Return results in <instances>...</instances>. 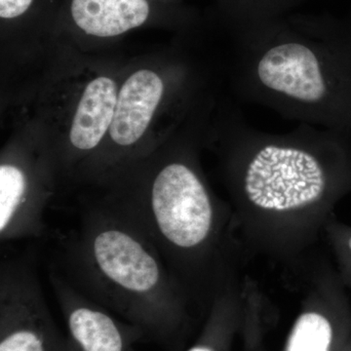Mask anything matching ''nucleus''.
I'll list each match as a JSON object with an SVG mask.
<instances>
[{
    "mask_svg": "<svg viewBox=\"0 0 351 351\" xmlns=\"http://www.w3.org/2000/svg\"><path fill=\"white\" fill-rule=\"evenodd\" d=\"M49 265L166 351H182L200 323L156 247L113 198L85 207L58 235Z\"/></svg>",
    "mask_w": 351,
    "mask_h": 351,
    "instance_id": "4",
    "label": "nucleus"
},
{
    "mask_svg": "<svg viewBox=\"0 0 351 351\" xmlns=\"http://www.w3.org/2000/svg\"><path fill=\"white\" fill-rule=\"evenodd\" d=\"M64 0H0V19L3 27H22L54 18Z\"/></svg>",
    "mask_w": 351,
    "mask_h": 351,
    "instance_id": "15",
    "label": "nucleus"
},
{
    "mask_svg": "<svg viewBox=\"0 0 351 351\" xmlns=\"http://www.w3.org/2000/svg\"><path fill=\"white\" fill-rule=\"evenodd\" d=\"M232 31L239 98L351 141V17L290 13Z\"/></svg>",
    "mask_w": 351,
    "mask_h": 351,
    "instance_id": "3",
    "label": "nucleus"
},
{
    "mask_svg": "<svg viewBox=\"0 0 351 351\" xmlns=\"http://www.w3.org/2000/svg\"><path fill=\"white\" fill-rule=\"evenodd\" d=\"M189 83V80L172 83L149 69H138L126 78L119 88L114 115L108 137L117 152L135 149L145 137L157 110L172 88Z\"/></svg>",
    "mask_w": 351,
    "mask_h": 351,
    "instance_id": "10",
    "label": "nucleus"
},
{
    "mask_svg": "<svg viewBox=\"0 0 351 351\" xmlns=\"http://www.w3.org/2000/svg\"><path fill=\"white\" fill-rule=\"evenodd\" d=\"M119 92L117 82L108 75L96 76L83 88L69 125L71 158L99 149L112 126Z\"/></svg>",
    "mask_w": 351,
    "mask_h": 351,
    "instance_id": "11",
    "label": "nucleus"
},
{
    "mask_svg": "<svg viewBox=\"0 0 351 351\" xmlns=\"http://www.w3.org/2000/svg\"><path fill=\"white\" fill-rule=\"evenodd\" d=\"M221 132V173L247 256L302 274L351 193V141L308 124L265 133L239 110L226 114Z\"/></svg>",
    "mask_w": 351,
    "mask_h": 351,
    "instance_id": "1",
    "label": "nucleus"
},
{
    "mask_svg": "<svg viewBox=\"0 0 351 351\" xmlns=\"http://www.w3.org/2000/svg\"><path fill=\"white\" fill-rule=\"evenodd\" d=\"M154 1L165 4V5L176 7V8H184V7L182 6L184 0H154Z\"/></svg>",
    "mask_w": 351,
    "mask_h": 351,
    "instance_id": "17",
    "label": "nucleus"
},
{
    "mask_svg": "<svg viewBox=\"0 0 351 351\" xmlns=\"http://www.w3.org/2000/svg\"><path fill=\"white\" fill-rule=\"evenodd\" d=\"M59 17L71 31L98 39L119 38L156 21L186 25L191 19L186 8L154 0H64Z\"/></svg>",
    "mask_w": 351,
    "mask_h": 351,
    "instance_id": "9",
    "label": "nucleus"
},
{
    "mask_svg": "<svg viewBox=\"0 0 351 351\" xmlns=\"http://www.w3.org/2000/svg\"><path fill=\"white\" fill-rule=\"evenodd\" d=\"M9 154L0 164V241L36 239L48 233L45 209L51 195L47 167Z\"/></svg>",
    "mask_w": 351,
    "mask_h": 351,
    "instance_id": "7",
    "label": "nucleus"
},
{
    "mask_svg": "<svg viewBox=\"0 0 351 351\" xmlns=\"http://www.w3.org/2000/svg\"><path fill=\"white\" fill-rule=\"evenodd\" d=\"M61 351H77L75 350V346L71 345V341H69V339L66 338V343H64V345L63 346V348H62Z\"/></svg>",
    "mask_w": 351,
    "mask_h": 351,
    "instance_id": "18",
    "label": "nucleus"
},
{
    "mask_svg": "<svg viewBox=\"0 0 351 351\" xmlns=\"http://www.w3.org/2000/svg\"><path fill=\"white\" fill-rule=\"evenodd\" d=\"M48 277L68 328V339L76 350L135 351V343L145 339L140 329L117 319L51 265Z\"/></svg>",
    "mask_w": 351,
    "mask_h": 351,
    "instance_id": "8",
    "label": "nucleus"
},
{
    "mask_svg": "<svg viewBox=\"0 0 351 351\" xmlns=\"http://www.w3.org/2000/svg\"><path fill=\"white\" fill-rule=\"evenodd\" d=\"M242 285L243 278L215 300L201 323L199 334L184 351H232L243 321Z\"/></svg>",
    "mask_w": 351,
    "mask_h": 351,
    "instance_id": "12",
    "label": "nucleus"
},
{
    "mask_svg": "<svg viewBox=\"0 0 351 351\" xmlns=\"http://www.w3.org/2000/svg\"><path fill=\"white\" fill-rule=\"evenodd\" d=\"M341 351H351V338L348 339V343L341 348Z\"/></svg>",
    "mask_w": 351,
    "mask_h": 351,
    "instance_id": "19",
    "label": "nucleus"
},
{
    "mask_svg": "<svg viewBox=\"0 0 351 351\" xmlns=\"http://www.w3.org/2000/svg\"><path fill=\"white\" fill-rule=\"evenodd\" d=\"M311 0H218L219 10L232 29L276 19L293 13Z\"/></svg>",
    "mask_w": 351,
    "mask_h": 351,
    "instance_id": "14",
    "label": "nucleus"
},
{
    "mask_svg": "<svg viewBox=\"0 0 351 351\" xmlns=\"http://www.w3.org/2000/svg\"><path fill=\"white\" fill-rule=\"evenodd\" d=\"M276 308L257 285L249 286L243 293V321L240 338L242 351H267L265 338L276 320Z\"/></svg>",
    "mask_w": 351,
    "mask_h": 351,
    "instance_id": "13",
    "label": "nucleus"
},
{
    "mask_svg": "<svg viewBox=\"0 0 351 351\" xmlns=\"http://www.w3.org/2000/svg\"><path fill=\"white\" fill-rule=\"evenodd\" d=\"M34 258L4 256L0 265V351H61Z\"/></svg>",
    "mask_w": 351,
    "mask_h": 351,
    "instance_id": "5",
    "label": "nucleus"
},
{
    "mask_svg": "<svg viewBox=\"0 0 351 351\" xmlns=\"http://www.w3.org/2000/svg\"><path fill=\"white\" fill-rule=\"evenodd\" d=\"M323 242L327 244L335 269L346 289H351V226L332 217L325 226Z\"/></svg>",
    "mask_w": 351,
    "mask_h": 351,
    "instance_id": "16",
    "label": "nucleus"
},
{
    "mask_svg": "<svg viewBox=\"0 0 351 351\" xmlns=\"http://www.w3.org/2000/svg\"><path fill=\"white\" fill-rule=\"evenodd\" d=\"M302 274L301 309L283 351H341L351 338L348 289L327 258L316 255Z\"/></svg>",
    "mask_w": 351,
    "mask_h": 351,
    "instance_id": "6",
    "label": "nucleus"
},
{
    "mask_svg": "<svg viewBox=\"0 0 351 351\" xmlns=\"http://www.w3.org/2000/svg\"><path fill=\"white\" fill-rule=\"evenodd\" d=\"M121 180L112 198L152 240L202 323L215 300L244 276L248 256L230 203L215 195L189 145Z\"/></svg>",
    "mask_w": 351,
    "mask_h": 351,
    "instance_id": "2",
    "label": "nucleus"
}]
</instances>
